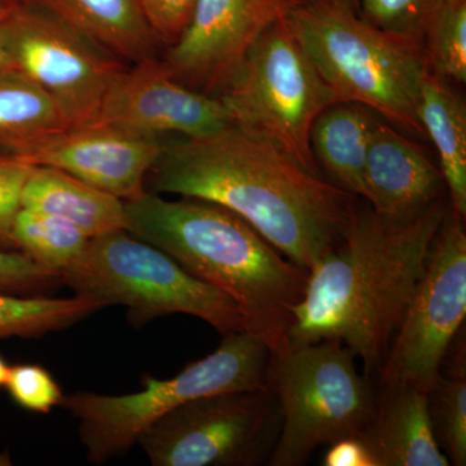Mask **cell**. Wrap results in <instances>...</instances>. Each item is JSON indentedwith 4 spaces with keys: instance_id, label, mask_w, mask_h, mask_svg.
Segmentation results:
<instances>
[{
    "instance_id": "cell-24",
    "label": "cell",
    "mask_w": 466,
    "mask_h": 466,
    "mask_svg": "<svg viewBox=\"0 0 466 466\" xmlns=\"http://www.w3.org/2000/svg\"><path fill=\"white\" fill-rule=\"evenodd\" d=\"M14 240L18 251L61 272L84 253L90 238L67 220L21 208L15 219Z\"/></svg>"
},
{
    "instance_id": "cell-7",
    "label": "cell",
    "mask_w": 466,
    "mask_h": 466,
    "mask_svg": "<svg viewBox=\"0 0 466 466\" xmlns=\"http://www.w3.org/2000/svg\"><path fill=\"white\" fill-rule=\"evenodd\" d=\"M216 351L188 364L179 375H149L134 394L101 395L79 391L64 397L61 407L79 421L87 460L100 465L135 446L140 435L171 410L205 395L267 389L271 351L247 332L225 334Z\"/></svg>"
},
{
    "instance_id": "cell-34",
    "label": "cell",
    "mask_w": 466,
    "mask_h": 466,
    "mask_svg": "<svg viewBox=\"0 0 466 466\" xmlns=\"http://www.w3.org/2000/svg\"><path fill=\"white\" fill-rule=\"evenodd\" d=\"M20 0H0V15L5 14L15 7Z\"/></svg>"
},
{
    "instance_id": "cell-13",
    "label": "cell",
    "mask_w": 466,
    "mask_h": 466,
    "mask_svg": "<svg viewBox=\"0 0 466 466\" xmlns=\"http://www.w3.org/2000/svg\"><path fill=\"white\" fill-rule=\"evenodd\" d=\"M92 124L116 126L148 137L177 134L195 139L233 122L219 97L179 84L153 56L126 66L116 76Z\"/></svg>"
},
{
    "instance_id": "cell-5",
    "label": "cell",
    "mask_w": 466,
    "mask_h": 466,
    "mask_svg": "<svg viewBox=\"0 0 466 466\" xmlns=\"http://www.w3.org/2000/svg\"><path fill=\"white\" fill-rule=\"evenodd\" d=\"M266 386L281 413L271 466L306 465L319 447L360 438L375 415V382L336 339L289 343L271 352Z\"/></svg>"
},
{
    "instance_id": "cell-28",
    "label": "cell",
    "mask_w": 466,
    "mask_h": 466,
    "mask_svg": "<svg viewBox=\"0 0 466 466\" xmlns=\"http://www.w3.org/2000/svg\"><path fill=\"white\" fill-rule=\"evenodd\" d=\"M61 284L60 272L39 265L23 251L0 249V293L46 296Z\"/></svg>"
},
{
    "instance_id": "cell-23",
    "label": "cell",
    "mask_w": 466,
    "mask_h": 466,
    "mask_svg": "<svg viewBox=\"0 0 466 466\" xmlns=\"http://www.w3.org/2000/svg\"><path fill=\"white\" fill-rule=\"evenodd\" d=\"M460 337L453 343L452 363L441 370L440 380L429 391L434 431L451 465H466V370L465 346Z\"/></svg>"
},
{
    "instance_id": "cell-19",
    "label": "cell",
    "mask_w": 466,
    "mask_h": 466,
    "mask_svg": "<svg viewBox=\"0 0 466 466\" xmlns=\"http://www.w3.org/2000/svg\"><path fill=\"white\" fill-rule=\"evenodd\" d=\"M370 109L354 103H336L324 110L309 134L312 155L333 177L334 184L366 201V162Z\"/></svg>"
},
{
    "instance_id": "cell-1",
    "label": "cell",
    "mask_w": 466,
    "mask_h": 466,
    "mask_svg": "<svg viewBox=\"0 0 466 466\" xmlns=\"http://www.w3.org/2000/svg\"><path fill=\"white\" fill-rule=\"evenodd\" d=\"M148 182L152 193L228 208L308 269L341 238L357 198L235 124L207 137L167 143Z\"/></svg>"
},
{
    "instance_id": "cell-27",
    "label": "cell",
    "mask_w": 466,
    "mask_h": 466,
    "mask_svg": "<svg viewBox=\"0 0 466 466\" xmlns=\"http://www.w3.org/2000/svg\"><path fill=\"white\" fill-rule=\"evenodd\" d=\"M5 388L11 400L29 412L50 413L64 400L63 390L56 380L39 364L9 367Z\"/></svg>"
},
{
    "instance_id": "cell-22",
    "label": "cell",
    "mask_w": 466,
    "mask_h": 466,
    "mask_svg": "<svg viewBox=\"0 0 466 466\" xmlns=\"http://www.w3.org/2000/svg\"><path fill=\"white\" fill-rule=\"evenodd\" d=\"M100 309L99 302L82 296L52 299L0 293V339H39L79 323Z\"/></svg>"
},
{
    "instance_id": "cell-17",
    "label": "cell",
    "mask_w": 466,
    "mask_h": 466,
    "mask_svg": "<svg viewBox=\"0 0 466 466\" xmlns=\"http://www.w3.org/2000/svg\"><path fill=\"white\" fill-rule=\"evenodd\" d=\"M122 63L156 56L159 43L140 0H24Z\"/></svg>"
},
{
    "instance_id": "cell-8",
    "label": "cell",
    "mask_w": 466,
    "mask_h": 466,
    "mask_svg": "<svg viewBox=\"0 0 466 466\" xmlns=\"http://www.w3.org/2000/svg\"><path fill=\"white\" fill-rule=\"evenodd\" d=\"M232 122L319 173L309 134L325 109L337 103L287 17L269 26L218 95Z\"/></svg>"
},
{
    "instance_id": "cell-6",
    "label": "cell",
    "mask_w": 466,
    "mask_h": 466,
    "mask_svg": "<svg viewBox=\"0 0 466 466\" xmlns=\"http://www.w3.org/2000/svg\"><path fill=\"white\" fill-rule=\"evenodd\" d=\"M60 274L76 296L103 308L124 306L135 328L184 314L207 321L223 336L245 332L241 312L228 296L127 231L90 238L84 253Z\"/></svg>"
},
{
    "instance_id": "cell-18",
    "label": "cell",
    "mask_w": 466,
    "mask_h": 466,
    "mask_svg": "<svg viewBox=\"0 0 466 466\" xmlns=\"http://www.w3.org/2000/svg\"><path fill=\"white\" fill-rule=\"evenodd\" d=\"M21 207L67 220L88 238L127 231L125 201L54 167H34Z\"/></svg>"
},
{
    "instance_id": "cell-3",
    "label": "cell",
    "mask_w": 466,
    "mask_h": 466,
    "mask_svg": "<svg viewBox=\"0 0 466 466\" xmlns=\"http://www.w3.org/2000/svg\"><path fill=\"white\" fill-rule=\"evenodd\" d=\"M127 232L177 260L236 303L245 332L271 352L289 345L309 269L288 259L238 214L198 198L146 191L125 201Z\"/></svg>"
},
{
    "instance_id": "cell-2",
    "label": "cell",
    "mask_w": 466,
    "mask_h": 466,
    "mask_svg": "<svg viewBox=\"0 0 466 466\" xmlns=\"http://www.w3.org/2000/svg\"><path fill=\"white\" fill-rule=\"evenodd\" d=\"M357 198L341 238L309 269L289 343L342 342L375 382L450 204L443 198L416 216L395 219L367 201L360 207Z\"/></svg>"
},
{
    "instance_id": "cell-20",
    "label": "cell",
    "mask_w": 466,
    "mask_h": 466,
    "mask_svg": "<svg viewBox=\"0 0 466 466\" xmlns=\"http://www.w3.org/2000/svg\"><path fill=\"white\" fill-rule=\"evenodd\" d=\"M417 113L425 135H429L437 149L451 210L465 219V103L450 87V82L428 72L422 81Z\"/></svg>"
},
{
    "instance_id": "cell-26",
    "label": "cell",
    "mask_w": 466,
    "mask_h": 466,
    "mask_svg": "<svg viewBox=\"0 0 466 466\" xmlns=\"http://www.w3.org/2000/svg\"><path fill=\"white\" fill-rule=\"evenodd\" d=\"M361 17L385 32L421 43L447 0H357Z\"/></svg>"
},
{
    "instance_id": "cell-25",
    "label": "cell",
    "mask_w": 466,
    "mask_h": 466,
    "mask_svg": "<svg viewBox=\"0 0 466 466\" xmlns=\"http://www.w3.org/2000/svg\"><path fill=\"white\" fill-rule=\"evenodd\" d=\"M429 72L447 82H466V0H447L422 41Z\"/></svg>"
},
{
    "instance_id": "cell-31",
    "label": "cell",
    "mask_w": 466,
    "mask_h": 466,
    "mask_svg": "<svg viewBox=\"0 0 466 466\" xmlns=\"http://www.w3.org/2000/svg\"><path fill=\"white\" fill-rule=\"evenodd\" d=\"M321 464L324 466H376L375 459L370 455V450L359 438H346L329 444Z\"/></svg>"
},
{
    "instance_id": "cell-4",
    "label": "cell",
    "mask_w": 466,
    "mask_h": 466,
    "mask_svg": "<svg viewBox=\"0 0 466 466\" xmlns=\"http://www.w3.org/2000/svg\"><path fill=\"white\" fill-rule=\"evenodd\" d=\"M287 20L337 103L359 104L425 135L417 113L429 72L421 43L385 32L332 0H299Z\"/></svg>"
},
{
    "instance_id": "cell-35",
    "label": "cell",
    "mask_w": 466,
    "mask_h": 466,
    "mask_svg": "<svg viewBox=\"0 0 466 466\" xmlns=\"http://www.w3.org/2000/svg\"><path fill=\"white\" fill-rule=\"evenodd\" d=\"M332 2L339 3V5H348V7L354 8L357 0H332Z\"/></svg>"
},
{
    "instance_id": "cell-14",
    "label": "cell",
    "mask_w": 466,
    "mask_h": 466,
    "mask_svg": "<svg viewBox=\"0 0 466 466\" xmlns=\"http://www.w3.org/2000/svg\"><path fill=\"white\" fill-rule=\"evenodd\" d=\"M167 144L161 137H143L116 126L88 124L52 135L20 158L33 167L66 171L128 201L147 191V177Z\"/></svg>"
},
{
    "instance_id": "cell-9",
    "label": "cell",
    "mask_w": 466,
    "mask_h": 466,
    "mask_svg": "<svg viewBox=\"0 0 466 466\" xmlns=\"http://www.w3.org/2000/svg\"><path fill=\"white\" fill-rule=\"evenodd\" d=\"M280 429L268 389L225 391L171 410L137 444L153 466L268 465Z\"/></svg>"
},
{
    "instance_id": "cell-33",
    "label": "cell",
    "mask_w": 466,
    "mask_h": 466,
    "mask_svg": "<svg viewBox=\"0 0 466 466\" xmlns=\"http://www.w3.org/2000/svg\"><path fill=\"white\" fill-rule=\"evenodd\" d=\"M9 367L5 359L0 355V389L5 388V381H7Z\"/></svg>"
},
{
    "instance_id": "cell-12",
    "label": "cell",
    "mask_w": 466,
    "mask_h": 466,
    "mask_svg": "<svg viewBox=\"0 0 466 466\" xmlns=\"http://www.w3.org/2000/svg\"><path fill=\"white\" fill-rule=\"evenodd\" d=\"M299 0H195L187 25L161 58L179 84L218 96L260 35Z\"/></svg>"
},
{
    "instance_id": "cell-32",
    "label": "cell",
    "mask_w": 466,
    "mask_h": 466,
    "mask_svg": "<svg viewBox=\"0 0 466 466\" xmlns=\"http://www.w3.org/2000/svg\"><path fill=\"white\" fill-rule=\"evenodd\" d=\"M11 11V9H9ZM5 14L0 15V72L3 70L12 69L11 56H9L7 36H5Z\"/></svg>"
},
{
    "instance_id": "cell-21",
    "label": "cell",
    "mask_w": 466,
    "mask_h": 466,
    "mask_svg": "<svg viewBox=\"0 0 466 466\" xmlns=\"http://www.w3.org/2000/svg\"><path fill=\"white\" fill-rule=\"evenodd\" d=\"M66 128L57 104L41 86L18 70L0 72V152L21 157Z\"/></svg>"
},
{
    "instance_id": "cell-29",
    "label": "cell",
    "mask_w": 466,
    "mask_h": 466,
    "mask_svg": "<svg viewBox=\"0 0 466 466\" xmlns=\"http://www.w3.org/2000/svg\"><path fill=\"white\" fill-rule=\"evenodd\" d=\"M33 165L17 156L0 152V249L17 250L14 225ZM18 251V250H17Z\"/></svg>"
},
{
    "instance_id": "cell-10",
    "label": "cell",
    "mask_w": 466,
    "mask_h": 466,
    "mask_svg": "<svg viewBox=\"0 0 466 466\" xmlns=\"http://www.w3.org/2000/svg\"><path fill=\"white\" fill-rule=\"evenodd\" d=\"M464 220L447 211L431 259L408 306L375 385H406L429 392L466 317Z\"/></svg>"
},
{
    "instance_id": "cell-11",
    "label": "cell",
    "mask_w": 466,
    "mask_h": 466,
    "mask_svg": "<svg viewBox=\"0 0 466 466\" xmlns=\"http://www.w3.org/2000/svg\"><path fill=\"white\" fill-rule=\"evenodd\" d=\"M5 29L12 69L50 94L69 127L92 124L126 64L24 0L5 15Z\"/></svg>"
},
{
    "instance_id": "cell-15",
    "label": "cell",
    "mask_w": 466,
    "mask_h": 466,
    "mask_svg": "<svg viewBox=\"0 0 466 466\" xmlns=\"http://www.w3.org/2000/svg\"><path fill=\"white\" fill-rule=\"evenodd\" d=\"M368 204L383 217L403 219L446 196L441 170L424 150L373 116L366 162Z\"/></svg>"
},
{
    "instance_id": "cell-16",
    "label": "cell",
    "mask_w": 466,
    "mask_h": 466,
    "mask_svg": "<svg viewBox=\"0 0 466 466\" xmlns=\"http://www.w3.org/2000/svg\"><path fill=\"white\" fill-rule=\"evenodd\" d=\"M375 415L359 438L376 466H450L431 419L429 392L406 385H376Z\"/></svg>"
},
{
    "instance_id": "cell-30",
    "label": "cell",
    "mask_w": 466,
    "mask_h": 466,
    "mask_svg": "<svg viewBox=\"0 0 466 466\" xmlns=\"http://www.w3.org/2000/svg\"><path fill=\"white\" fill-rule=\"evenodd\" d=\"M159 45H173L187 25L195 0H140Z\"/></svg>"
}]
</instances>
